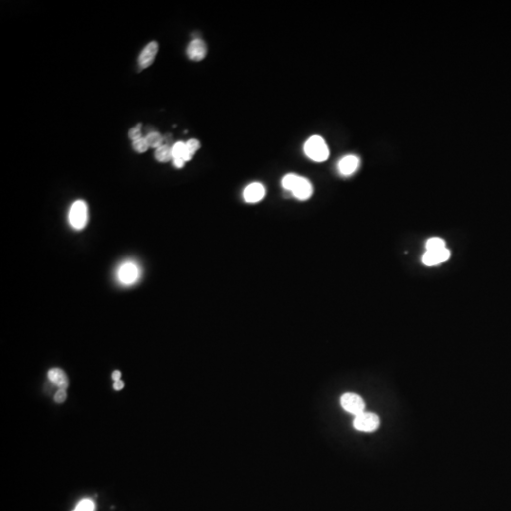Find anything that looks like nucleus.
<instances>
[{
  "label": "nucleus",
  "mask_w": 511,
  "mask_h": 511,
  "mask_svg": "<svg viewBox=\"0 0 511 511\" xmlns=\"http://www.w3.org/2000/svg\"><path fill=\"white\" fill-rule=\"evenodd\" d=\"M48 380L56 385L59 389H66L68 387L69 381L66 376V372L61 369H51L47 373Z\"/></svg>",
  "instance_id": "f8f14e48"
},
{
  "label": "nucleus",
  "mask_w": 511,
  "mask_h": 511,
  "mask_svg": "<svg viewBox=\"0 0 511 511\" xmlns=\"http://www.w3.org/2000/svg\"><path fill=\"white\" fill-rule=\"evenodd\" d=\"M121 377H122V373H121V371H119V370H115L113 373H112V379H113L115 382H116V381L121 380Z\"/></svg>",
  "instance_id": "5701e85b"
},
{
  "label": "nucleus",
  "mask_w": 511,
  "mask_h": 511,
  "mask_svg": "<svg viewBox=\"0 0 511 511\" xmlns=\"http://www.w3.org/2000/svg\"><path fill=\"white\" fill-rule=\"evenodd\" d=\"M132 146H133V149L138 152H145L149 148V144L145 137H141L137 140L132 141Z\"/></svg>",
  "instance_id": "6ab92c4d"
},
{
  "label": "nucleus",
  "mask_w": 511,
  "mask_h": 511,
  "mask_svg": "<svg viewBox=\"0 0 511 511\" xmlns=\"http://www.w3.org/2000/svg\"><path fill=\"white\" fill-rule=\"evenodd\" d=\"M139 276V270L137 266L132 262L122 265L118 272L119 280L125 285L134 283Z\"/></svg>",
  "instance_id": "423d86ee"
},
{
  "label": "nucleus",
  "mask_w": 511,
  "mask_h": 511,
  "mask_svg": "<svg viewBox=\"0 0 511 511\" xmlns=\"http://www.w3.org/2000/svg\"><path fill=\"white\" fill-rule=\"evenodd\" d=\"M186 147H187V155H188V159L189 161L193 157L195 152L200 149L201 144L197 139L192 138V139H189V141L186 142Z\"/></svg>",
  "instance_id": "f3484780"
},
{
  "label": "nucleus",
  "mask_w": 511,
  "mask_h": 511,
  "mask_svg": "<svg viewBox=\"0 0 511 511\" xmlns=\"http://www.w3.org/2000/svg\"><path fill=\"white\" fill-rule=\"evenodd\" d=\"M360 159L356 155L350 154L341 158L338 162V171L344 176H350L359 168Z\"/></svg>",
  "instance_id": "6e6552de"
},
{
  "label": "nucleus",
  "mask_w": 511,
  "mask_h": 511,
  "mask_svg": "<svg viewBox=\"0 0 511 511\" xmlns=\"http://www.w3.org/2000/svg\"><path fill=\"white\" fill-rule=\"evenodd\" d=\"M342 408L353 416H357L365 412L366 403L359 395L355 393H345L340 398Z\"/></svg>",
  "instance_id": "20e7f679"
},
{
  "label": "nucleus",
  "mask_w": 511,
  "mask_h": 511,
  "mask_svg": "<svg viewBox=\"0 0 511 511\" xmlns=\"http://www.w3.org/2000/svg\"><path fill=\"white\" fill-rule=\"evenodd\" d=\"M72 511H95V503L91 499H83Z\"/></svg>",
  "instance_id": "a211bd4d"
},
{
  "label": "nucleus",
  "mask_w": 511,
  "mask_h": 511,
  "mask_svg": "<svg viewBox=\"0 0 511 511\" xmlns=\"http://www.w3.org/2000/svg\"><path fill=\"white\" fill-rule=\"evenodd\" d=\"M294 180L295 181L293 182L290 192H292L293 196L300 201H305L310 198L313 192L311 182L299 175H296Z\"/></svg>",
  "instance_id": "39448f33"
},
{
  "label": "nucleus",
  "mask_w": 511,
  "mask_h": 511,
  "mask_svg": "<svg viewBox=\"0 0 511 511\" xmlns=\"http://www.w3.org/2000/svg\"><path fill=\"white\" fill-rule=\"evenodd\" d=\"M380 426L379 416L373 413L363 412L355 416L353 419V427L355 430L364 433H371L376 431Z\"/></svg>",
  "instance_id": "7ed1b4c3"
},
{
  "label": "nucleus",
  "mask_w": 511,
  "mask_h": 511,
  "mask_svg": "<svg viewBox=\"0 0 511 511\" xmlns=\"http://www.w3.org/2000/svg\"><path fill=\"white\" fill-rule=\"evenodd\" d=\"M67 394L66 389H58L55 395H54V401L56 403H63L66 401Z\"/></svg>",
  "instance_id": "412c9836"
},
{
  "label": "nucleus",
  "mask_w": 511,
  "mask_h": 511,
  "mask_svg": "<svg viewBox=\"0 0 511 511\" xmlns=\"http://www.w3.org/2000/svg\"><path fill=\"white\" fill-rule=\"evenodd\" d=\"M172 160H182L185 163L188 162V155H187V147L185 142H176L172 146Z\"/></svg>",
  "instance_id": "ddd939ff"
},
{
  "label": "nucleus",
  "mask_w": 511,
  "mask_h": 511,
  "mask_svg": "<svg viewBox=\"0 0 511 511\" xmlns=\"http://www.w3.org/2000/svg\"><path fill=\"white\" fill-rule=\"evenodd\" d=\"M451 253L447 249V247L441 250L436 251H426L422 256V263L426 266H435V265L443 263L450 258Z\"/></svg>",
  "instance_id": "0eeeda50"
},
{
  "label": "nucleus",
  "mask_w": 511,
  "mask_h": 511,
  "mask_svg": "<svg viewBox=\"0 0 511 511\" xmlns=\"http://www.w3.org/2000/svg\"><path fill=\"white\" fill-rule=\"evenodd\" d=\"M146 140L149 144V147L158 149L162 145H164V137L158 132H151L146 135Z\"/></svg>",
  "instance_id": "2eb2a0df"
},
{
  "label": "nucleus",
  "mask_w": 511,
  "mask_h": 511,
  "mask_svg": "<svg viewBox=\"0 0 511 511\" xmlns=\"http://www.w3.org/2000/svg\"><path fill=\"white\" fill-rule=\"evenodd\" d=\"M306 155L315 162H323L329 158L330 151L324 138L319 135L310 137L304 145Z\"/></svg>",
  "instance_id": "f257e3e1"
},
{
  "label": "nucleus",
  "mask_w": 511,
  "mask_h": 511,
  "mask_svg": "<svg viewBox=\"0 0 511 511\" xmlns=\"http://www.w3.org/2000/svg\"><path fill=\"white\" fill-rule=\"evenodd\" d=\"M68 219L71 227L76 230H82L85 228L88 220V209L85 201L78 200L71 206Z\"/></svg>",
  "instance_id": "f03ea898"
},
{
  "label": "nucleus",
  "mask_w": 511,
  "mask_h": 511,
  "mask_svg": "<svg viewBox=\"0 0 511 511\" xmlns=\"http://www.w3.org/2000/svg\"><path fill=\"white\" fill-rule=\"evenodd\" d=\"M155 158L161 163H166L172 160V147L169 144H164L155 151Z\"/></svg>",
  "instance_id": "4468645a"
},
{
  "label": "nucleus",
  "mask_w": 511,
  "mask_h": 511,
  "mask_svg": "<svg viewBox=\"0 0 511 511\" xmlns=\"http://www.w3.org/2000/svg\"><path fill=\"white\" fill-rule=\"evenodd\" d=\"M158 52V44L153 41L151 42L149 45H147L143 49L141 54L138 58V64L141 68H147L152 65L154 62L155 56Z\"/></svg>",
  "instance_id": "9b49d317"
},
{
  "label": "nucleus",
  "mask_w": 511,
  "mask_h": 511,
  "mask_svg": "<svg viewBox=\"0 0 511 511\" xmlns=\"http://www.w3.org/2000/svg\"><path fill=\"white\" fill-rule=\"evenodd\" d=\"M425 246L426 251H436V250H441V249L446 248V243H445L444 240L437 238V237H434V238L429 239L426 242Z\"/></svg>",
  "instance_id": "dca6fc26"
},
{
  "label": "nucleus",
  "mask_w": 511,
  "mask_h": 511,
  "mask_svg": "<svg viewBox=\"0 0 511 511\" xmlns=\"http://www.w3.org/2000/svg\"><path fill=\"white\" fill-rule=\"evenodd\" d=\"M207 52H208L207 46H206L205 42L201 39L192 40L187 49V53H188L189 59L192 61H196V62L202 61L203 59H205V57L207 55Z\"/></svg>",
  "instance_id": "9d476101"
},
{
  "label": "nucleus",
  "mask_w": 511,
  "mask_h": 511,
  "mask_svg": "<svg viewBox=\"0 0 511 511\" xmlns=\"http://www.w3.org/2000/svg\"><path fill=\"white\" fill-rule=\"evenodd\" d=\"M264 186L260 183H252L248 185L244 191V198L247 203H257L264 198Z\"/></svg>",
  "instance_id": "1a4fd4ad"
},
{
  "label": "nucleus",
  "mask_w": 511,
  "mask_h": 511,
  "mask_svg": "<svg viewBox=\"0 0 511 511\" xmlns=\"http://www.w3.org/2000/svg\"><path fill=\"white\" fill-rule=\"evenodd\" d=\"M129 137L132 139V141L141 138V124L140 123L137 124L135 127H133L129 131Z\"/></svg>",
  "instance_id": "aec40b11"
},
{
  "label": "nucleus",
  "mask_w": 511,
  "mask_h": 511,
  "mask_svg": "<svg viewBox=\"0 0 511 511\" xmlns=\"http://www.w3.org/2000/svg\"><path fill=\"white\" fill-rule=\"evenodd\" d=\"M124 387V383H123L122 380H119V381H116L114 382L113 388L116 391H120Z\"/></svg>",
  "instance_id": "4be33fe9"
}]
</instances>
